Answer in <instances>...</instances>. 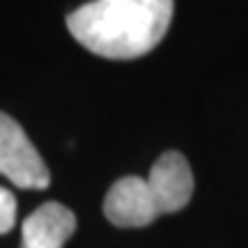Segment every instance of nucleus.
<instances>
[{"mask_svg": "<svg viewBox=\"0 0 248 248\" xmlns=\"http://www.w3.org/2000/svg\"><path fill=\"white\" fill-rule=\"evenodd\" d=\"M16 223V198L14 193L0 186V234H7Z\"/></svg>", "mask_w": 248, "mask_h": 248, "instance_id": "obj_6", "label": "nucleus"}, {"mask_svg": "<svg viewBox=\"0 0 248 248\" xmlns=\"http://www.w3.org/2000/svg\"><path fill=\"white\" fill-rule=\"evenodd\" d=\"M172 0H92L67 16L74 39L108 60H133L161 44Z\"/></svg>", "mask_w": 248, "mask_h": 248, "instance_id": "obj_1", "label": "nucleus"}, {"mask_svg": "<svg viewBox=\"0 0 248 248\" xmlns=\"http://www.w3.org/2000/svg\"><path fill=\"white\" fill-rule=\"evenodd\" d=\"M147 182L156 193L161 214H175L184 209L193 195V172L186 156L179 152L161 154L152 166Z\"/></svg>", "mask_w": 248, "mask_h": 248, "instance_id": "obj_4", "label": "nucleus"}, {"mask_svg": "<svg viewBox=\"0 0 248 248\" xmlns=\"http://www.w3.org/2000/svg\"><path fill=\"white\" fill-rule=\"evenodd\" d=\"M104 214L117 228H145L161 216V207L150 182L129 175L110 186L104 200Z\"/></svg>", "mask_w": 248, "mask_h": 248, "instance_id": "obj_3", "label": "nucleus"}, {"mask_svg": "<svg viewBox=\"0 0 248 248\" xmlns=\"http://www.w3.org/2000/svg\"><path fill=\"white\" fill-rule=\"evenodd\" d=\"M0 175L18 188L42 191L51 184V172L21 124L0 113Z\"/></svg>", "mask_w": 248, "mask_h": 248, "instance_id": "obj_2", "label": "nucleus"}, {"mask_svg": "<svg viewBox=\"0 0 248 248\" xmlns=\"http://www.w3.org/2000/svg\"><path fill=\"white\" fill-rule=\"evenodd\" d=\"M76 232V216L60 202H44L23 221L21 248H62Z\"/></svg>", "mask_w": 248, "mask_h": 248, "instance_id": "obj_5", "label": "nucleus"}]
</instances>
